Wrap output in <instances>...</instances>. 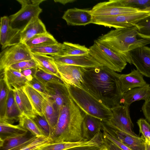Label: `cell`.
<instances>
[{"mask_svg": "<svg viewBox=\"0 0 150 150\" xmlns=\"http://www.w3.org/2000/svg\"><path fill=\"white\" fill-rule=\"evenodd\" d=\"M26 84L37 91L43 96H49L45 86L35 77L33 76L27 82Z\"/></svg>", "mask_w": 150, "mask_h": 150, "instance_id": "cell-43", "label": "cell"}, {"mask_svg": "<svg viewBox=\"0 0 150 150\" xmlns=\"http://www.w3.org/2000/svg\"><path fill=\"white\" fill-rule=\"evenodd\" d=\"M103 146V144L94 145H86L72 147L65 150H100Z\"/></svg>", "mask_w": 150, "mask_h": 150, "instance_id": "cell-44", "label": "cell"}, {"mask_svg": "<svg viewBox=\"0 0 150 150\" xmlns=\"http://www.w3.org/2000/svg\"><path fill=\"white\" fill-rule=\"evenodd\" d=\"M52 57L55 63L59 65H72L85 68L102 66L89 54L81 55Z\"/></svg>", "mask_w": 150, "mask_h": 150, "instance_id": "cell-14", "label": "cell"}, {"mask_svg": "<svg viewBox=\"0 0 150 150\" xmlns=\"http://www.w3.org/2000/svg\"><path fill=\"white\" fill-rule=\"evenodd\" d=\"M137 123L139 127L140 133L145 140L150 141V124L146 120L141 118L138 120Z\"/></svg>", "mask_w": 150, "mask_h": 150, "instance_id": "cell-41", "label": "cell"}, {"mask_svg": "<svg viewBox=\"0 0 150 150\" xmlns=\"http://www.w3.org/2000/svg\"><path fill=\"white\" fill-rule=\"evenodd\" d=\"M138 28L135 25L112 30L99 36L97 40L122 56L127 62L132 64L129 52L150 44V39H138Z\"/></svg>", "mask_w": 150, "mask_h": 150, "instance_id": "cell-3", "label": "cell"}, {"mask_svg": "<svg viewBox=\"0 0 150 150\" xmlns=\"http://www.w3.org/2000/svg\"><path fill=\"white\" fill-rule=\"evenodd\" d=\"M120 81L122 93L132 89L142 87L146 84L143 75L137 69H134L127 74H120Z\"/></svg>", "mask_w": 150, "mask_h": 150, "instance_id": "cell-18", "label": "cell"}, {"mask_svg": "<svg viewBox=\"0 0 150 150\" xmlns=\"http://www.w3.org/2000/svg\"><path fill=\"white\" fill-rule=\"evenodd\" d=\"M56 65L64 83L82 88L84 67L72 65Z\"/></svg>", "mask_w": 150, "mask_h": 150, "instance_id": "cell-13", "label": "cell"}, {"mask_svg": "<svg viewBox=\"0 0 150 150\" xmlns=\"http://www.w3.org/2000/svg\"><path fill=\"white\" fill-rule=\"evenodd\" d=\"M138 28V35L143 39H150V14L135 25Z\"/></svg>", "mask_w": 150, "mask_h": 150, "instance_id": "cell-37", "label": "cell"}, {"mask_svg": "<svg viewBox=\"0 0 150 150\" xmlns=\"http://www.w3.org/2000/svg\"><path fill=\"white\" fill-rule=\"evenodd\" d=\"M22 89L28 97L35 114L43 116L42 106L44 96L27 84Z\"/></svg>", "mask_w": 150, "mask_h": 150, "instance_id": "cell-28", "label": "cell"}, {"mask_svg": "<svg viewBox=\"0 0 150 150\" xmlns=\"http://www.w3.org/2000/svg\"><path fill=\"white\" fill-rule=\"evenodd\" d=\"M65 83L71 98L86 114L103 122L108 123L110 121L112 116L110 108L83 88Z\"/></svg>", "mask_w": 150, "mask_h": 150, "instance_id": "cell-4", "label": "cell"}, {"mask_svg": "<svg viewBox=\"0 0 150 150\" xmlns=\"http://www.w3.org/2000/svg\"><path fill=\"white\" fill-rule=\"evenodd\" d=\"M132 64L143 76L150 78V48L146 46L130 51Z\"/></svg>", "mask_w": 150, "mask_h": 150, "instance_id": "cell-12", "label": "cell"}, {"mask_svg": "<svg viewBox=\"0 0 150 150\" xmlns=\"http://www.w3.org/2000/svg\"><path fill=\"white\" fill-rule=\"evenodd\" d=\"M145 150H150V141L145 140Z\"/></svg>", "mask_w": 150, "mask_h": 150, "instance_id": "cell-49", "label": "cell"}, {"mask_svg": "<svg viewBox=\"0 0 150 150\" xmlns=\"http://www.w3.org/2000/svg\"><path fill=\"white\" fill-rule=\"evenodd\" d=\"M90 10L92 16L96 17L130 14L142 12L137 9L108 5L105 1L97 4Z\"/></svg>", "mask_w": 150, "mask_h": 150, "instance_id": "cell-15", "label": "cell"}, {"mask_svg": "<svg viewBox=\"0 0 150 150\" xmlns=\"http://www.w3.org/2000/svg\"><path fill=\"white\" fill-rule=\"evenodd\" d=\"M150 98V85L147 83L142 87L135 88L122 94V104L129 106L136 101H146Z\"/></svg>", "mask_w": 150, "mask_h": 150, "instance_id": "cell-24", "label": "cell"}, {"mask_svg": "<svg viewBox=\"0 0 150 150\" xmlns=\"http://www.w3.org/2000/svg\"><path fill=\"white\" fill-rule=\"evenodd\" d=\"M37 67V64L33 59L31 60L19 62L9 67L13 69L21 72L28 69Z\"/></svg>", "mask_w": 150, "mask_h": 150, "instance_id": "cell-42", "label": "cell"}, {"mask_svg": "<svg viewBox=\"0 0 150 150\" xmlns=\"http://www.w3.org/2000/svg\"><path fill=\"white\" fill-rule=\"evenodd\" d=\"M31 54L32 58L35 62L39 69L61 79L52 56L32 53Z\"/></svg>", "mask_w": 150, "mask_h": 150, "instance_id": "cell-25", "label": "cell"}, {"mask_svg": "<svg viewBox=\"0 0 150 150\" xmlns=\"http://www.w3.org/2000/svg\"><path fill=\"white\" fill-rule=\"evenodd\" d=\"M45 0H18L21 5V9L9 17L11 25L14 23L25 21H29L33 18L38 17L42 10L39 5Z\"/></svg>", "mask_w": 150, "mask_h": 150, "instance_id": "cell-10", "label": "cell"}, {"mask_svg": "<svg viewBox=\"0 0 150 150\" xmlns=\"http://www.w3.org/2000/svg\"><path fill=\"white\" fill-rule=\"evenodd\" d=\"M9 89L5 82L3 76L0 80V120L4 116L6 103Z\"/></svg>", "mask_w": 150, "mask_h": 150, "instance_id": "cell-36", "label": "cell"}, {"mask_svg": "<svg viewBox=\"0 0 150 150\" xmlns=\"http://www.w3.org/2000/svg\"><path fill=\"white\" fill-rule=\"evenodd\" d=\"M64 52L63 56H72L86 55L89 54V48L85 45L64 42L63 43Z\"/></svg>", "mask_w": 150, "mask_h": 150, "instance_id": "cell-35", "label": "cell"}, {"mask_svg": "<svg viewBox=\"0 0 150 150\" xmlns=\"http://www.w3.org/2000/svg\"><path fill=\"white\" fill-rule=\"evenodd\" d=\"M51 142H52L51 139L46 137H37L31 142L19 150H36Z\"/></svg>", "mask_w": 150, "mask_h": 150, "instance_id": "cell-40", "label": "cell"}, {"mask_svg": "<svg viewBox=\"0 0 150 150\" xmlns=\"http://www.w3.org/2000/svg\"><path fill=\"white\" fill-rule=\"evenodd\" d=\"M18 125L36 137H45L34 120L27 115H21L19 117Z\"/></svg>", "mask_w": 150, "mask_h": 150, "instance_id": "cell-34", "label": "cell"}, {"mask_svg": "<svg viewBox=\"0 0 150 150\" xmlns=\"http://www.w3.org/2000/svg\"><path fill=\"white\" fill-rule=\"evenodd\" d=\"M58 42L49 33L35 36L26 42L25 44L29 47L54 44Z\"/></svg>", "mask_w": 150, "mask_h": 150, "instance_id": "cell-33", "label": "cell"}, {"mask_svg": "<svg viewBox=\"0 0 150 150\" xmlns=\"http://www.w3.org/2000/svg\"><path fill=\"white\" fill-rule=\"evenodd\" d=\"M102 131L103 134L108 139L115 143L123 150H132L128 147L112 137L104 130L102 129Z\"/></svg>", "mask_w": 150, "mask_h": 150, "instance_id": "cell-46", "label": "cell"}, {"mask_svg": "<svg viewBox=\"0 0 150 150\" xmlns=\"http://www.w3.org/2000/svg\"><path fill=\"white\" fill-rule=\"evenodd\" d=\"M150 15L142 11L130 14L109 16H93L92 23L117 29L134 25L138 21Z\"/></svg>", "mask_w": 150, "mask_h": 150, "instance_id": "cell-7", "label": "cell"}, {"mask_svg": "<svg viewBox=\"0 0 150 150\" xmlns=\"http://www.w3.org/2000/svg\"><path fill=\"white\" fill-rule=\"evenodd\" d=\"M102 143L101 136L100 134L98 133L89 141L74 143L51 142L41 147L36 150H65L76 146L101 144Z\"/></svg>", "mask_w": 150, "mask_h": 150, "instance_id": "cell-22", "label": "cell"}, {"mask_svg": "<svg viewBox=\"0 0 150 150\" xmlns=\"http://www.w3.org/2000/svg\"><path fill=\"white\" fill-rule=\"evenodd\" d=\"M102 129L132 150H145V140L142 136L139 137L132 136L108 123L102 122Z\"/></svg>", "mask_w": 150, "mask_h": 150, "instance_id": "cell-9", "label": "cell"}, {"mask_svg": "<svg viewBox=\"0 0 150 150\" xmlns=\"http://www.w3.org/2000/svg\"><path fill=\"white\" fill-rule=\"evenodd\" d=\"M33 76L35 77L45 86L48 83L63 81L59 78L45 72L40 69L38 67Z\"/></svg>", "mask_w": 150, "mask_h": 150, "instance_id": "cell-38", "label": "cell"}, {"mask_svg": "<svg viewBox=\"0 0 150 150\" xmlns=\"http://www.w3.org/2000/svg\"><path fill=\"white\" fill-rule=\"evenodd\" d=\"M21 115L15 99L13 90H9L6 103V110L4 118L0 121L13 124L19 121Z\"/></svg>", "mask_w": 150, "mask_h": 150, "instance_id": "cell-26", "label": "cell"}, {"mask_svg": "<svg viewBox=\"0 0 150 150\" xmlns=\"http://www.w3.org/2000/svg\"><path fill=\"white\" fill-rule=\"evenodd\" d=\"M32 53L50 55L51 56L64 55V47L63 44L59 43L55 44L29 47Z\"/></svg>", "mask_w": 150, "mask_h": 150, "instance_id": "cell-31", "label": "cell"}, {"mask_svg": "<svg viewBox=\"0 0 150 150\" xmlns=\"http://www.w3.org/2000/svg\"><path fill=\"white\" fill-rule=\"evenodd\" d=\"M2 73L4 79L9 90H14L22 88L29 80L28 78L21 72L9 67L5 69Z\"/></svg>", "mask_w": 150, "mask_h": 150, "instance_id": "cell-21", "label": "cell"}, {"mask_svg": "<svg viewBox=\"0 0 150 150\" xmlns=\"http://www.w3.org/2000/svg\"><path fill=\"white\" fill-rule=\"evenodd\" d=\"M47 32L45 25L38 17H34L21 30V42L25 43L34 36Z\"/></svg>", "mask_w": 150, "mask_h": 150, "instance_id": "cell-19", "label": "cell"}, {"mask_svg": "<svg viewBox=\"0 0 150 150\" xmlns=\"http://www.w3.org/2000/svg\"><path fill=\"white\" fill-rule=\"evenodd\" d=\"M142 109L146 119L150 122V98L145 101Z\"/></svg>", "mask_w": 150, "mask_h": 150, "instance_id": "cell-47", "label": "cell"}, {"mask_svg": "<svg viewBox=\"0 0 150 150\" xmlns=\"http://www.w3.org/2000/svg\"><path fill=\"white\" fill-rule=\"evenodd\" d=\"M142 11L147 12L150 14V6L142 10Z\"/></svg>", "mask_w": 150, "mask_h": 150, "instance_id": "cell-50", "label": "cell"}, {"mask_svg": "<svg viewBox=\"0 0 150 150\" xmlns=\"http://www.w3.org/2000/svg\"><path fill=\"white\" fill-rule=\"evenodd\" d=\"M86 115L70 97L59 111L57 125L50 138L52 142L84 141L82 125Z\"/></svg>", "mask_w": 150, "mask_h": 150, "instance_id": "cell-2", "label": "cell"}, {"mask_svg": "<svg viewBox=\"0 0 150 150\" xmlns=\"http://www.w3.org/2000/svg\"><path fill=\"white\" fill-rule=\"evenodd\" d=\"M74 0H54V1L56 3H59L64 5L68 3H72L75 1Z\"/></svg>", "mask_w": 150, "mask_h": 150, "instance_id": "cell-48", "label": "cell"}, {"mask_svg": "<svg viewBox=\"0 0 150 150\" xmlns=\"http://www.w3.org/2000/svg\"><path fill=\"white\" fill-rule=\"evenodd\" d=\"M120 75L103 66L84 67L82 88L111 109L122 104Z\"/></svg>", "mask_w": 150, "mask_h": 150, "instance_id": "cell-1", "label": "cell"}, {"mask_svg": "<svg viewBox=\"0 0 150 150\" xmlns=\"http://www.w3.org/2000/svg\"><path fill=\"white\" fill-rule=\"evenodd\" d=\"M129 107L120 104L112 108V117L108 123L132 136L138 137L133 130V125L130 116Z\"/></svg>", "mask_w": 150, "mask_h": 150, "instance_id": "cell-8", "label": "cell"}, {"mask_svg": "<svg viewBox=\"0 0 150 150\" xmlns=\"http://www.w3.org/2000/svg\"><path fill=\"white\" fill-rule=\"evenodd\" d=\"M102 128V121L86 114L82 125L83 137L84 141L92 139Z\"/></svg>", "mask_w": 150, "mask_h": 150, "instance_id": "cell-23", "label": "cell"}, {"mask_svg": "<svg viewBox=\"0 0 150 150\" xmlns=\"http://www.w3.org/2000/svg\"><path fill=\"white\" fill-rule=\"evenodd\" d=\"M37 137L33 134L18 136L0 141V150H19L27 145Z\"/></svg>", "mask_w": 150, "mask_h": 150, "instance_id": "cell-27", "label": "cell"}, {"mask_svg": "<svg viewBox=\"0 0 150 150\" xmlns=\"http://www.w3.org/2000/svg\"><path fill=\"white\" fill-rule=\"evenodd\" d=\"M0 141L14 137L25 135L28 131L19 125H14L4 121H0Z\"/></svg>", "mask_w": 150, "mask_h": 150, "instance_id": "cell-29", "label": "cell"}, {"mask_svg": "<svg viewBox=\"0 0 150 150\" xmlns=\"http://www.w3.org/2000/svg\"><path fill=\"white\" fill-rule=\"evenodd\" d=\"M100 150H108L106 147L103 144V146L102 148L100 149Z\"/></svg>", "mask_w": 150, "mask_h": 150, "instance_id": "cell-51", "label": "cell"}, {"mask_svg": "<svg viewBox=\"0 0 150 150\" xmlns=\"http://www.w3.org/2000/svg\"><path fill=\"white\" fill-rule=\"evenodd\" d=\"M44 98L42 112L43 116L50 125L51 131V137L57 122L59 111L57 104L52 98L49 96H44Z\"/></svg>", "mask_w": 150, "mask_h": 150, "instance_id": "cell-20", "label": "cell"}, {"mask_svg": "<svg viewBox=\"0 0 150 150\" xmlns=\"http://www.w3.org/2000/svg\"><path fill=\"white\" fill-rule=\"evenodd\" d=\"M0 21V42L2 49L4 50L21 42V30L13 28L7 16L1 17Z\"/></svg>", "mask_w": 150, "mask_h": 150, "instance_id": "cell-11", "label": "cell"}, {"mask_svg": "<svg viewBox=\"0 0 150 150\" xmlns=\"http://www.w3.org/2000/svg\"><path fill=\"white\" fill-rule=\"evenodd\" d=\"M33 59L28 47L24 43L20 42L8 47L0 53V71L19 62Z\"/></svg>", "mask_w": 150, "mask_h": 150, "instance_id": "cell-6", "label": "cell"}, {"mask_svg": "<svg viewBox=\"0 0 150 150\" xmlns=\"http://www.w3.org/2000/svg\"><path fill=\"white\" fill-rule=\"evenodd\" d=\"M105 2L110 5L136 9L141 11L150 6V0H110Z\"/></svg>", "mask_w": 150, "mask_h": 150, "instance_id": "cell-32", "label": "cell"}, {"mask_svg": "<svg viewBox=\"0 0 150 150\" xmlns=\"http://www.w3.org/2000/svg\"><path fill=\"white\" fill-rule=\"evenodd\" d=\"M62 18L68 25L85 26L92 23L93 16L90 10L75 8L66 11Z\"/></svg>", "mask_w": 150, "mask_h": 150, "instance_id": "cell-17", "label": "cell"}, {"mask_svg": "<svg viewBox=\"0 0 150 150\" xmlns=\"http://www.w3.org/2000/svg\"><path fill=\"white\" fill-rule=\"evenodd\" d=\"M89 54L102 66L115 72H121L127 63L120 55L111 50L97 40L89 48Z\"/></svg>", "mask_w": 150, "mask_h": 150, "instance_id": "cell-5", "label": "cell"}, {"mask_svg": "<svg viewBox=\"0 0 150 150\" xmlns=\"http://www.w3.org/2000/svg\"><path fill=\"white\" fill-rule=\"evenodd\" d=\"M103 144L108 150H123L108 139L103 134Z\"/></svg>", "mask_w": 150, "mask_h": 150, "instance_id": "cell-45", "label": "cell"}, {"mask_svg": "<svg viewBox=\"0 0 150 150\" xmlns=\"http://www.w3.org/2000/svg\"><path fill=\"white\" fill-rule=\"evenodd\" d=\"M45 86L48 95L54 100L59 111L70 97L67 85L62 81L48 83Z\"/></svg>", "mask_w": 150, "mask_h": 150, "instance_id": "cell-16", "label": "cell"}, {"mask_svg": "<svg viewBox=\"0 0 150 150\" xmlns=\"http://www.w3.org/2000/svg\"><path fill=\"white\" fill-rule=\"evenodd\" d=\"M31 118L36 123L44 136L50 139L51 134L50 128L44 116H40L35 114Z\"/></svg>", "mask_w": 150, "mask_h": 150, "instance_id": "cell-39", "label": "cell"}, {"mask_svg": "<svg viewBox=\"0 0 150 150\" xmlns=\"http://www.w3.org/2000/svg\"><path fill=\"white\" fill-rule=\"evenodd\" d=\"M13 91L15 101L21 114L32 117L35 113L28 97L22 88Z\"/></svg>", "mask_w": 150, "mask_h": 150, "instance_id": "cell-30", "label": "cell"}]
</instances>
